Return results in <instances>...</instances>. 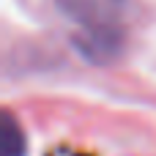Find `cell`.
I'll use <instances>...</instances> for the list:
<instances>
[{"label":"cell","mask_w":156,"mask_h":156,"mask_svg":"<svg viewBox=\"0 0 156 156\" xmlns=\"http://www.w3.org/2000/svg\"><path fill=\"white\" fill-rule=\"evenodd\" d=\"M55 5L63 16H69L88 33H104L115 27L126 8V0H55Z\"/></svg>","instance_id":"obj_1"},{"label":"cell","mask_w":156,"mask_h":156,"mask_svg":"<svg viewBox=\"0 0 156 156\" xmlns=\"http://www.w3.org/2000/svg\"><path fill=\"white\" fill-rule=\"evenodd\" d=\"M25 132L16 123V118L11 112L3 115V140H0V156H25Z\"/></svg>","instance_id":"obj_2"}]
</instances>
